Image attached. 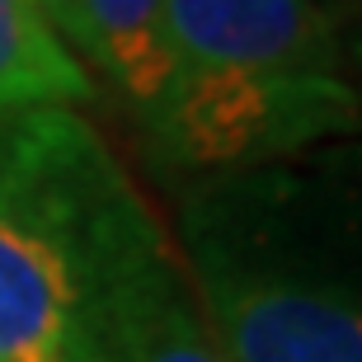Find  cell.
Here are the masks:
<instances>
[{"instance_id": "1", "label": "cell", "mask_w": 362, "mask_h": 362, "mask_svg": "<svg viewBox=\"0 0 362 362\" xmlns=\"http://www.w3.org/2000/svg\"><path fill=\"white\" fill-rule=\"evenodd\" d=\"M71 108L0 113V362H99L108 273L151 221Z\"/></svg>"}, {"instance_id": "2", "label": "cell", "mask_w": 362, "mask_h": 362, "mask_svg": "<svg viewBox=\"0 0 362 362\" xmlns=\"http://www.w3.org/2000/svg\"><path fill=\"white\" fill-rule=\"evenodd\" d=\"M179 264L226 362H362L344 230L301 175H207L184 198Z\"/></svg>"}, {"instance_id": "3", "label": "cell", "mask_w": 362, "mask_h": 362, "mask_svg": "<svg viewBox=\"0 0 362 362\" xmlns=\"http://www.w3.org/2000/svg\"><path fill=\"white\" fill-rule=\"evenodd\" d=\"M136 122L165 170L202 179L240 175L353 132L358 90L344 76L245 81L170 71V81Z\"/></svg>"}, {"instance_id": "4", "label": "cell", "mask_w": 362, "mask_h": 362, "mask_svg": "<svg viewBox=\"0 0 362 362\" xmlns=\"http://www.w3.org/2000/svg\"><path fill=\"white\" fill-rule=\"evenodd\" d=\"M165 52L188 76H344V38L320 0H165Z\"/></svg>"}, {"instance_id": "5", "label": "cell", "mask_w": 362, "mask_h": 362, "mask_svg": "<svg viewBox=\"0 0 362 362\" xmlns=\"http://www.w3.org/2000/svg\"><path fill=\"white\" fill-rule=\"evenodd\" d=\"M99 362H226L202 325L175 240L151 216L108 273Z\"/></svg>"}, {"instance_id": "6", "label": "cell", "mask_w": 362, "mask_h": 362, "mask_svg": "<svg viewBox=\"0 0 362 362\" xmlns=\"http://www.w3.org/2000/svg\"><path fill=\"white\" fill-rule=\"evenodd\" d=\"M85 66L104 76L118 99L141 118L170 81L165 52V0H81Z\"/></svg>"}, {"instance_id": "7", "label": "cell", "mask_w": 362, "mask_h": 362, "mask_svg": "<svg viewBox=\"0 0 362 362\" xmlns=\"http://www.w3.org/2000/svg\"><path fill=\"white\" fill-rule=\"evenodd\" d=\"M94 99V76L28 0H0V113L76 108Z\"/></svg>"}, {"instance_id": "8", "label": "cell", "mask_w": 362, "mask_h": 362, "mask_svg": "<svg viewBox=\"0 0 362 362\" xmlns=\"http://www.w3.org/2000/svg\"><path fill=\"white\" fill-rule=\"evenodd\" d=\"M42 14V24L66 42L76 57H85V19H81V0H28Z\"/></svg>"}]
</instances>
